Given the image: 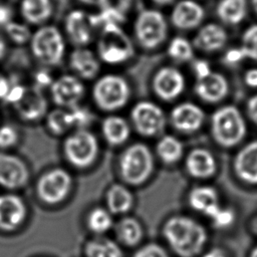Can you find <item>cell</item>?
Returning <instances> with one entry per match:
<instances>
[{
    "label": "cell",
    "mask_w": 257,
    "mask_h": 257,
    "mask_svg": "<svg viewBox=\"0 0 257 257\" xmlns=\"http://www.w3.org/2000/svg\"><path fill=\"white\" fill-rule=\"evenodd\" d=\"M27 208L24 201L13 194L0 195V229L16 230L25 220Z\"/></svg>",
    "instance_id": "obj_16"
},
{
    "label": "cell",
    "mask_w": 257,
    "mask_h": 257,
    "mask_svg": "<svg viewBox=\"0 0 257 257\" xmlns=\"http://www.w3.org/2000/svg\"><path fill=\"white\" fill-rule=\"evenodd\" d=\"M97 53L103 62L114 65L130 60L134 56L135 48L120 25L106 24L101 27Z\"/></svg>",
    "instance_id": "obj_4"
},
{
    "label": "cell",
    "mask_w": 257,
    "mask_h": 257,
    "mask_svg": "<svg viewBox=\"0 0 257 257\" xmlns=\"http://www.w3.org/2000/svg\"><path fill=\"white\" fill-rule=\"evenodd\" d=\"M163 235L173 251L181 257L198 255L208 237L202 224L184 215L169 218L163 226Z\"/></svg>",
    "instance_id": "obj_1"
},
{
    "label": "cell",
    "mask_w": 257,
    "mask_h": 257,
    "mask_svg": "<svg viewBox=\"0 0 257 257\" xmlns=\"http://www.w3.org/2000/svg\"><path fill=\"white\" fill-rule=\"evenodd\" d=\"M83 95L84 85L77 76L64 74L51 84L52 99L62 108H71L79 104Z\"/></svg>",
    "instance_id": "obj_12"
},
{
    "label": "cell",
    "mask_w": 257,
    "mask_h": 257,
    "mask_svg": "<svg viewBox=\"0 0 257 257\" xmlns=\"http://www.w3.org/2000/svg\"><path fill=\"white\" fill-rule=\"evenodd\" d=\"M98 142L95 136L86 130H77L69 135L63 144L66 160L74 167L87 168L98 155Z\"/></svg>",
    "instance_id": "obj_8"
},
{
    "label": "cell",
    "mask_w": 257,
    "mask_h": 257,
    "mask_svg": "<svg viewBox=\"0 0 257 257\" xmlns=\"http://www.w3.org/2000/svg\"><path fill=\"white\" fill-rule=\"evenodd\" d=\"M251 2H252V6H253L254 10H255L256 13H257V0H251Z\"/></svg>",
    "instance_id": "obj_55"
},
{
    "label": "cell",
    "mask_w": 257,
    "mask_h": 257,
    "mask_svg": "<svg viewBox=\"0 0 257 257\" xmlns=\"http://www.w3.org/2000/svg\"><path fill=\"white\" fill-rule=\"evenodd\" d=\"M72 179L64 169L56 168L44 173L38 180L36 192L39 199L48 205L61 203L69 194Z\"/></svg>",
    "instance_id": "obj_9"
},
{
    "label": "cell",
    "mask_w": 257,
    "mask_h": 257,
    "mask_svg": "<svg viewBox=\"0 0 257 257\" xmlns=\"http://www.w3.org/2000/svg\"><path fill=\"white\" fill-rule=\"evenodd\" d=\"M202 257H227L224 251H222L219 248H213L209 251H207Z\"/></svg>",
    "instance_id": "obj_49"
},
{
    "label": "cell",
    "mask_w": 257,
    "mask_h": 257,
    "mask_svg": "<svg viewBox=\"0 0 257 257\" xmlns=\"http://www.w3.org/2000/svg\"><path fill=\"white\" fill-rule=\"evenodd\" d=\"M234 170L241 181L257 185V141L248 143L237 153Z\"/></svg>",
    "instance_id": "obj_20"
},
{
    "label": "cell",
    "mask_w": 257,
    "mask_h": 257,
    "mask_svg": "<svg viewBox=\"0 0 257 257\" xmlns=\"http://www.w3.org/2000/svg\"><path fill=\"white\" fill-rule=\"evenodd\" d=\"M157 154L160 160L168 165L177 163L183 155V145L174 136H164L157 144Z\"/></svg>",
    "instance_id": "obj_31"
},
{
    "label": "cell",
    "mask_w": 257,
    "mask_h": 257,
    "mask_svg": "<svg viewBox=\"0 0 257 257\" xmlns=\"http://www.w3.org/2000/svg\"><path fill=\"white\" fill-rule=\"evenodd\" d=\"M11 87H12V84L10 83V81L6 79L4 76L0 75V99L5 100Z\"/></svg>",
    "instance_id": "obj_47"
},
{
    "label": "cell",
    "mask_w": 257,
    "mask_h": 257,
    "mask_svg": "<svg viewBox=\"0 0 257 257\" xmlns=\"http://www.w3.org/2000/svg\"><path fill=\"white\" fill-rule=\"evenodd\" d=\"M111 213L103 208H94L90 211L87 217V226L90 231L95 234H103L112 226Z\"/></svg>",
    "instance_id": "obj_33"
},
{
    "label": "cell",
    "mask_w": 257,
    "mask_h": 257,
    "mask_svg": "<svg viewBox=\"0 0 257 257\" xmlns=\"http://www.w3.org/2000/svg\"><path fill=\"white\" fill-rule=\"evenodd\" d=\"M13 106L20 117L33 121L41 118L47 111L48 103L40 91V88L25 87L20 98L13 103Z\"/></svg>",
    "instance_id": "obj_14"
},
{
    "label": "cell",
    "mask_w": 257,
    "mask_h": 257,
    "mask_svg": "<svg viewBox=\"0 0 257 257\" xmlns=\"http://www.w3.org/2000/svg\"><path fill=\"white\" fill-rule=\"evenodd\" d=\"M106 205L111 214H124L134 205L132 192L121 184H113L106 192Z\"/></svg>",
    "instance_id": "obj_26"
},
{
    "label": "cell",
    "mask_w": 257,
    "mask_h": 257,
    "mask_svg": "<svg viewBox=\"0 0 257 257\" xmlns=\"http://www.w3.org/2000/svg\"><path fill=\"white\" fill-rule=\"evenodd\" d=\"M214 226L217 228H228L235 221V213L230 208H225L220 206L210 217Z\"/></svg>",
    "instance_id": "obj_38"
},
{
    "label": "cell",
    "mask_w": 257,
    "mask_h": 257,
    "mask_svg": "<svg viewBox=\"0 0 257 257\" xmlns=\"http://www.w3.org/2000/svg\"><path fill=\"white\" fill-rule=\"evenodd\" d=\"M131 93V86L125 78L111 73L99 77L92 88L95 104L105 111L123 107L130 100Z\"/></svg>",
    "instance_id": "obj_5"
},
{
    "label": "cell",
    "mask_w": 257,
    "mask_h": 257,
    "mask_svg": "<svg viewBox=\"0 0 257 257\" xmlns=\"http://www.w3.org/2000/svg\"><path fill=\"white\" fill-rule=\"evenodd\" d=\"M69 64L76 75L84 79L95 77L100 69L96 55L84 47H77L70 53Z\"/></svg>",
    "instance_id": "obj_23"
},
{
    "label": "cell",
    "mask_w": 257,
    "mask_h": 257,
    "mask_svg": "<svg viewBox=\"0 0 257 257\" xmlns=\"http://www.w3.org/2000/svg\"><path fill=\"white\" fill-rule=\"evenodd\" d=\"M134 257H170L167 251L159 244L149 243L142 246L134 255Z\"/></svg>",
    "instance_id": "obj_40"
},
{
    "label": "cell",
    "mask_w": 257,
    "mask_h": 257,
    "mask_svg": "<svg viewBox=\"0 0 257 257\" xmlns=\"http://www.w3.org/2000/svg\"><path fill=\"white\" fill-rule=\"evenodd\" d=\"M169 56L178 62H187L193 58L194 45L182 36L174 37L167 48Z\"/></svg>",
    "instance_id": "obj_32"
},
{
    "label": "cell",
    "mask_w": 257,
    "mask_h": 257,
    "mask_svg": "<svg viewBox=\"0 0 257 257\" xmlns=\"http://www.w3.org/2000/svg\"><path fill=\"white\" fill-rule=\"evenodd\" d=\"M68 111L72 127H76L77 130H85L92 121V113L85 106L77 104L71 108H68Z\"/></svg>",
    "instance_id": "obj_37"
},
{
    "label": "cell",
    "mask_w": 257,
    "mask_h": 257,
    "mask_svg": "<svg viewBox=\"0 0 257 257\" xmlns=\"http://www.w3.org/2000/svg\"><path fill=\"white\" fill-rule=\"evenodd\" d=\"M254 228H255V230L257 231V220H256V222H255V225H254Z\"/></svg>",
    "instance_id": "obj_56"
},
{
    "label": "cell",
    "mask_w": 257,
    "mask_h": 257,
    "mask_svg": "<svg viewBox=\"0 0 257 257\" xmlns=\"http://www.w3.org/2000/svg\"><path fill=\"white\" fill-rule=\"evenodd\" d=\"M104 140L111 146H119L127 141L131 135L128 122L118 115H109L101 123Z\"/></svg>",
    "instance_id": "obj_25"
},
{
    "label": "cell",
    "mask_w": 257,
    "mask_h": 257,
    "mask_svg": "<svg viewBox=\"0 0 257 257\" xmlns=\"http://www.w3.org/2000/svg\"><path fill=\"white\" fill-rule=\"evenodd\" d=\"M228 40L227 31L217 23H208L202 26L193 40L197 49L205 52H214L222 49Z\"/></svg>",
    "instance_id": "obj_22"
},
{
    "label": "cell",
    "mask_w": 257,
    "mask_h": 257,
    "mask_svg": "<svg viewBox=\"0 0 257 257\" xmlns=\"http://www.w3.org/2000/svg\"><path fill=\"white\" fill-rule=\"evenodd\" d=\"M204 17V8L194 0H180L175 4L171 13L173 25L182 30H190L198 27Z\"/></svg>",
    "instance_id": "obj_18"
},
{
    "label": "cell",
    "mask_w": 257,
    "mask_h": 257,
    "mask_svg": "<svg viewBox=\"0 0 257 257\" xmlns=\"http://www.w3.org/2000/svg\"><path fill=\"white\" fill-rule=\"evenodd\" d=\"M250 257H257V246L252 250V252L250 254Z\"/></svg>",
    "instance_id": "obj_54"
},
{
    "label": "cell",
    "mask_w": 257,
    "mask_h": 257,
    "mask_svg": "<svg viewBox=\"0 0 257 257\" xmlns=\"http://www.w3.org/2000/svg\"><path fill=\"white\" fill-rule=\"evenodd\" d=\"M18 141L17 131L9 124L0 127V148L6 149L14 146Z\"/></svg>",
    "instance_id": "obj_41"
},
{
    "label": "cell",
    "mask_w": 257,
    "mask_h": 257,
    "mask_svg": "<svg viewBox=\"0 0 257 257\" xmlns=\"http://www.w3.org/2000/svg\"><path fill=\"white\" fill-rule=\"evenodd\" d=\"M154 167V156L149 147L142 143L127 147L119 159L120 176L133 186L144 184L151 177Z\"/></svg>",
    "instance_id": "obj_3"
},
{
    "label": "cell",
    "mask_w": 257,
    "mask_h": 257,
    "mask_svg": "<svg viewBox=\"0 0 257 257\" xmlns=\"http://www.w3.org/2000/svg\"><path fill=\"white\" fill-rule=\"evenodd\" d=\"M91 15H88L81 10H72L65 17V30L69 40L77 45L83 47L88 44L92 37Z\"/></svg>",
    "instance_id": "obj_17"
},
{
    "label": "cell",
    "mask_w": 257,
    "mask_h": 257,
    "mask_svg": "<svg viewBox=\"0 0 257 257\" xmlns=\"http://www.w3.org/2000/svg\"><path fill=\"white\" fill-rule=\"evenodd\" d=\"M211 133L221 147L238 145L246 135V123L241 111L234 105L218 108L211 118Z\"/></svg>",
    "instance_id": "obj_2"
},
{
    "label": "cell",
    "mask_w": 257,
    "mask_h": 257,
    "mask_svg": "<svg viewBox=\"0 0 257 257\" xmlns=\"http://www.w3.org/2000/svg\"><path fill=\"white\" fill-rule=\"evenodd\" d=\"M186 86L184 74L176 67L164 66L154 75L153 88L162 99L170 101L179 97Z\"/></svg>",
    "instance_id": "obj_11"
},
{
    "label": "cell",
    "mask_w": 257,
    "mask_h": 257,
    "mask_svg": "<svg viewBox=\"0 0 257 257\" xmlns=\"http://www.w3.org/2000/svg\"><path fill=\"white\" fill-rule=\"evenodd\" d=\"M229 91L227 78L219 73L212 71L204 78L198 79L195 85V92L206 102L214 103L225 98Z\"/></svg>",
    "instance_id": "obj_19"
},
{
    "label": "cell",
    "mask_w": 257,
    "mask_h": 257,
    "mask_svg": "<svg viewBox=\"0 0 257 257\" xmlns=\"http://www.w3.org/2000/svg\"><path fill=\"white\" fill-rule=\"evenodd\" d=\"M189 205L196 211L210 217L221 205L218 192L210 186H199L192 189L188 196Z\"/></svg>",
    "instance_id": "obj_24"
},
{
    "label": "cell",
    "mask_w": 257,
    "mask_h": 257,
    "mask_svg": "<svg viewBox=\"0 0 257 257\" xmlns=\"http://www.w3.org/2000/svg\"><path fill=\"white\" fill-rule=\"evenodd\" d=\"M5 30L8 36L16 43L22 44L25 43L30 38V31L27 26L17 23V22H9L5 25Z\"/></svg>",
    "instance_id": "obj_39"
},
{
    "label": "cell",
    "mask_w": 257,
    "mask_h": 257,
    "mask_svg": "<svg viewBox=\"0 0 257 257\" xmlns=\"http://www.w3.org/2000/svg\"><path fill=\"white\" fill-rule=\"evenodd\" d=\"M240 47L246 58L257 61V24L250 25L245 29L241 37Z\"/></svg>",
    "instance_id": "obj_36"
},
{
    "label": "cell",
    "mask_w": 257,
    "mask_h": 257,
    "mask_svg": "<svg viewBox=\"0 0 257 257\" xmlns=\"http://www.w3.org/2000/svg\"><path fill=\"white\" fill-rule=\"evenodd\" d=\"M117 238L126 246H136L144 235L142 224L134 217L121 218L115 227Z\"/></svg>",
    "instance_id": "obj_28"
},
{
    "label": "cell",
    "mask_w": 257,
    "mask_h": 257,
    "mask_svg": "<svg viewBox=\"0 0 257 257\" xmlns=\"http://www.w3.org/2000/svg\"><path fill=\"white\" fill-rule=\"evenodd\" d=\"M205 120L204 110L193 102H182L171 111V122L182 133H195L201 128Z\"/></svg>",
    "instance_id": "obj_15"
},
{
    "label": "cell",
    "mask_w": 257,
    "mask_h": 257,
    "mask_svg": "<svg viewBox=\"0 0 257 257\" xmlns=\"http://www.w3.org/2000/svg\"><path fill=\"white\" fill-rule=\"evenodd\" d=\"M217 15L228 25L243 21L247 13V0H221L217 6Z\"/></svg>",
    "instance_id": "obj_27"
},
{
    "label": "cell",
    "mask_w": 257,
    "mask_h": 257,
    "mask_svg": "<svg viewBox=\"0 0 257 257\" xmlns=\"http://www.w3.org/2000/svg\"><path fill=\"white\" fill-rule=\"evenodd\" d=\"M84 4H89V5H96V6H102L105 5L108 0H78Z\"/></svg>",
    "instance_id": "obj_51"
},
{
    "label": "cell",
    "mask_w": 257,
    "mask_h": 257,
    "mask_svg": "<svg viewBox=\"0 0 257 257\" xmlns=\"http://www.w3.org/2000/svg\"><path fill=\"white\" fill-rule=\"evenodd\" d=\"M86 257H122L120 247L111 239L96 237L85 246Z\"/></svg>",
    "instance_id": "obj_30"
},
{
    "label": "cell",
    "mask_w": 257,
    "mask_h": 257,
    "mask_svg": "<svg viewBox=\"0 0 257 257\" xmlns=\"http://www.w3.org/2000/svg\"><path fill=\"white\" fill-rule=\"evenodd\" d=\"M134 31L142 47L155 49L165 41L168 34V24L160 11L144 9L135 20Z\"/></svg>",
    "instance_id": "obj_7"
},
{
    "label": "cell",
    "mask_w": 257,
    "mask_h": 257,
    "mask_svg": "<svg viewBox=\"0 0 257 257\" xmlns=\"http://www.w3.org/2000/svg\"><path fill=\"white\" fill-rule=\"evenodd\" d=\"M193 70H194V73L197 77V80L206 77L207 75H209L213 71L211 69L210 64L206 60H203V59H199V60H196L194 62Z\"/></svg>",
    "instance_id": "obj_43"
},
{
    "label": "cell",
    "mask_w": 257,
    "mask_h": 257,
    "mask_svg": "<svg viewBox=\"0 0 257 257\" xmlns=\"http://www.w3.org/2000/svg\"><path fill=\"white\" fill-rule=\"evenodd\" d=\"M48 130L54 135H62L72 127L69 111L64 108L51 110L46 117Z\"/></svg>",
    "instance_id": "obj_34"
},
{
    "label": "cell",
    "mask_w": 257,
    "mask_h": 257,
    "mask_svg": "<svg viewBox=\"0 0 257 257\" xmlns=\"http://www.w3.org/2000/svg\"><path fill=\"white\" fill-rule=\"evenodd\" d=\"M244 80L248 86L252 88H256L257 87V68H251L247 70L244 75Z\"/></svg>",
    "instance_id": "obj_46"
},
{
    "label": "cell",
    "mask_w": 257,
    "mask_h": 257,
    "mask_svg": "<svg viewBox=\"0 0 257 257\" xmlns=\"http://www.w3.org/2000/svg\"><path fill=\"white\" fill-rule=\"evenodd\" d=\"M158 5H168L171 4L174 0H153Z\"/></svg>",
    "instance_id": "obj_53"
},
{
    "label": "cell",
    "mask_w": 257,
    "mask_h": 257,
    "mask_svg": "<svg viewBox=\"0 0 257 257\" xmlns=\"http://www.w3.org/2000/svg\"><path fill=\"white\" fill-rule=\"evenodd\" d=\"M137 0H119V5L117 6L122 12H126L127 9L133 6V4L136 2Z\"/></svg>",
    "instance_id": "obj_50"
},
{
    "label": "cell",
    "mask_w": 257,
    "mask_h": 257,
    "mask_svg": "<svg viewBox=\"0 0 257 257\" xmlns=\"http://www.w3.org/2000/svg\"><path fill=\"white\" fill-rule=\"evenodd\" d=\"M125 18V13L122 12L117 6H106L101 9L97 14L91 15V22L94 27L104 26L106 24L120 25Z\"/></svg>",
    "instance_id": "obj_35"
},
{
    "label": "cell",
    "mask_w": 257,
    "mask_h": 257,
    "mask_svg": "<svg viewBox=\"0 0 257 257\" xmlns=\"http://www.w3.org/2000/svg\"><path fill=\"white\" fill-rule=\"evenodd\" d=\"M245 54L243 52V50L241 49V47H234V48H230L224 55V61L227 64L230 65H235L238 64L239 62H241L242 60H244Z\"/></svg>",
    "instance_id": "obj_42"
},
{
    "label": "cell",
    "mask_w": 257,
    "mask_h": 257,
    "mask_svg": "<svg viewBox=\"0 0 257 257\" xmlns=\"http://www.w3.org/2000/svg\"><path fill=\"white\" fill-rule=\"evenodd\" d=\"M31 50L41 63L48 66L57 65L65 53L64 38L54 26L40 27L31 37Z\"/></svg>",
    "instance_id": "obj_6"
},
{
    "label": "cell",
    "mask_w": 257,
    "mask_h": 257,
    "mask_svg": "<svg viewBox=\"0 0 257 257\" xmlns=\"http://www.w3.org/2000/svg\"><path fill=\"white\" fill-rule=\"evenodd\" d=\"M21 13L28 22L40 24L46 21L52 13L51 0H23Z\"/></svg>",
    "instance_id": "obj_29"
},
{
    "label": "cell",
    "mask_w": 257,
    "mask_h": 257,
    "mask_svg": "<svg viewBox=\"0 0 257 257\" xmlns=\"http://www.w3.org/2000/svg\"><path fill=\"white\" fill-rule=\"evenodd\" d=\"M132 122L139 134L144 137H156L166 126V115L161 106L153 101L142 100L131 111Z\"/></svg>",
    "instance_id": "obj_10"
},
{
    "label": "cell",
    "mask_w": 257,
    "mask_h": 257,
    "mask_svg": "<svg viewBox=\"0 0 257 257\" xmlns=\"http://www.w3.org/2000/svg\"><path fill=\"white\" fill-rule=\"evenodd\" d=\"M185 167L188 174L196 179L211 178L217 171L214 155L203 148H196L189 153L186 158Z\"/></svg>",
    "instance_id": "obj_21"
},
{
    "label": "cell",
    "mask_w": 257,
    "mask_h": 257,
    "mask_svg": "<svg viewBox=\"0 0 257 257\" xmlns=\"http://www.w3.org/2000/svg\"><path fill=\"white\" fill-rule=\"evenodd\" d=\"M29 179L25 163L18 157L0 153V186L7 189H19Z\"/></svg>",
    "instance_id": "obj_13"
},
{
    "label": "cell",
    "mask_w": 257,
    "mask_h": 257,
    "mask_svg": "<svg viewBox=\"0 0 257 257\" xmlns=\"http://www.w3.org/2000/svg\"><path fill=\"white\" fill-rule=\"evenodd\" d=\"M5 50H6L5 41H4V39L0 36V59L3 57V55H4V53H5Z\"/></svg>",
    "instance_id": "obj_52"
},
{
    "label": "cell",
    "mask_w": 257,
    "mask_h": 257,
    "mask_svg": "<svg viewBox=\"0 0 257 257\" xmlns=\"http://www.w3.org/2000/svg\"><path fill=\"white\" fill-rule=\"evenodd\" d=\"M35 78H36V82H37L36 84L39 86L51 85L53 82L50 74L45 70H40L39 72H37L35 75Z\"/></svg>",
    "instance_id": "obj_45"
},
{
    "label": "cell",
    "mask_w": 257,
    "mask_h": 257,
    "mask_svg": "<svg viewBox=\"0 0 257 257\" xmlns=\"http://www.w3.org/2000/svg\"><path fill=\"white\" fill-rule=\"evenodd\" d=\"M247 111L250 118L257 124V94L250 97L247 102Z\"/></svg>",
    "instance_id": "obj_44"
},
{
    "label": "cell",
    "mask_w": 257,
    "mask_h": 257,
    "mask_svg": "<svg viewBox=\"0 0 257 257\" xmlns=\"http://www.w3.org/2000/svg\"><path fill=\"white\" fill-rule=\"evenodd\" d=\"M11 18V9L6 6L0 5V25H6L10 22Z\"/></svg>",
    "instance_id": "obj_48"
}]
</instances>
